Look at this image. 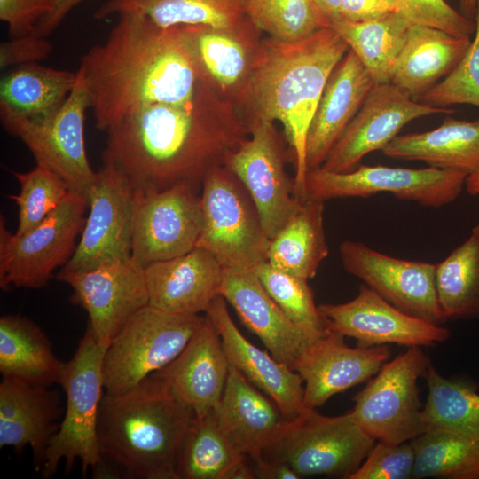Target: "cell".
Returning a JSON list of instances; mask_svg holds the SVG:
<instances>
[{"label": "cell", "instance_id": "1", "mask_svg": "<svg viewBox=\"0 0 479 479\" xmlns=\"http://www.w3.org/2000/svg\"><path fill=\"white\" fill-rule=\"evenodd\" d=\"M106 133L104 164L134 190L155 192L184 182L198 189L249 130L232 103L199 81L189 99L145 106Z\"/></svg>", "mask_w": 479, "mask_h": 479}, {"label": "cell", "instance_id": "2", "mask_svg": "<svg viewBox=\"0 0 479 479\" xmlns=\"http://www.w3.org/2000/svg\"><path fill=\"white\" fill-rule=\"evenodd\" d=\"M106 40L91 47L77 70L88 90L95 126L106 131L140 109L192 98L199 83L180 26L121 15Z\"/></svg>", "mask_w": 479, "mask_h": 479}, {"label": "cell", "instance_id": "3", "mask_svg": "<svg viewBox=\"0 0 479 479\" xmlns=\"http://www.w3.org/2000/svg\"><path fill=\"white\" fill-rule=\"evenodd\" d=\"M349 51L330 27L294 42L263 38L238 107L247 127L256 121L283 125L295 168L294 195L305 200L306 137L326 82Z\"/></svg>", "mask_w": 479, "mask_h": 479}, {"label": "cell", "instance_id": "4", "mask_svg": "<svg viewBox=\"0 0 479 479\" xmlns=\"http://www.w3.org/2000/svg\"><path fill=\"white\" fill-rule=\"evenodd\" d=\"M195 417L153 374L124 393L105 391L98 420L100 462L92 477L177 479L182 444Z\"/></svg>", "mask_w": 479, "mask_h": 479}, {"label": "cell", "instance_id": "5", "mask_svg": "<svg viewBox=\"0 0 479 479\" xmlns=\"http://www.w3.org/2000/svg\"><path fill=\"white\" fill-rule=\"evenodd\" d=\"M107 347L87 327L73 357L65 363L59 384L66 394V410L45 452L40 469L43 478L53 476L62 460L67 474L79 459L83 476L100 462L98 420L105 393L102 364Z\"/></svg>", "mask_w": 479, "mask_h": 479}, {"label": "cell", "instance_id": "6", "mask_svg": "<svg viewBox=\"0 0 479 479\" xmlns=\"http://www.w3.org/2000/svg\"><path fill=\"white\" fill-rule=\"evenodd\" d=\"M375 443L351 412L326 416L305 408L296 418L286 420L258 459L287 464L299 478L349 479Z\"/></svg>", "mask_w": 479, "mask_h": 479}, {"label": "cell", "instance_id": "7", "mask_svg": "<svg viewBox=\"0 0 479 479\" xmlns=\"http://www.w3.org/2000/svg\"><path fill=\"white\" fill-rule=\"evenodd\" d=\"M202 224L196 247L226 269H254L266 262L270 239L257 208L238 177L224 165L203 179Z\"/></svg>", "mask_w": 479, "mask_h": 479}, {"label": "cell", "instance_id": "8", "mask_svg": "<svg viewBox=\"0 0 479 479\" xmlns=\"http://www.w3.org/2000/svg\"><path fill=\"white\" fill-rule=\"evenodd\" d=\"M204 317L165 311L150 304L138 310L108 345L102 364L105 391L121 394L174 360Z\"/></svg>", "mask_w": 479, "mask_h": 479}, {"label": "cell", "instance_id": "9", "mask_svg": "<svg viewBox=\"0 0 479 479\" xmlns=\"http://www.w3.org/2000/svg\"><path fill=\"white\" fill-rule=\"evenodd\" d=\"M87 208V200L70 191L56 209L20 235L11 233L1 217V288L6 291L46 286L53 271L72 257L85 224Z\"/></svg>", "mask_w": 479, "mask_h": 479}, {"label": "cell", "instance_id": "10", "mask_svg": "<svg viewBox=\"0 0 479 479\" xmlns=\"http://www.w3.org/2000/svg\"><path fill=\"white\" fill-rule=\"evenodd\" d=\"M429 361L420 347H408L356 394L351 413L373 439L401 444L424 432L418 380Z\"/></svg>", "mask_w": 479, "mask_h": 479}, {"label": "cell", "instance_id": "11", "mask_svg": "<svg viewBox=\"0 0 479 479\" xmlns=\"http://www.w3.org/2000/svg\"><path fill=\"white\" fill-rule=\"evenodd\" d=\"M88 108V90L77 71L75 88L54 114L35 120L0 116L3 127L27 146L37 165L56 173L71 192L87 202L97 176L85 150L84 121Z\"/></svg>", "mask_w": 479, "mask_h": 479}, {"label": "cell", "instance_id": "12", "mask_svg": "<svg viewBox=\"0 0 479 479\" xmlns=\"http://www.w3.org/2000/svg\"><path fill=\"white\" fill-rule=\"evenodd\" d=\"M467 175L434 167L423 169L358 165L337 173L322 167L308 170L305 200L325 202L337 198H367L388 192L420 205L439 208L455 200Z\"/></svg>", "mask_w": 479, "mask_h": 479}, {"label": "cell", "instance_id": "13", "mask_svg": "<svg viewBox=\"0 0 479 479\" xmlns=\"http://www.w3.org/2000/svg\"><path fill=\"white\" fill-rule=\"evenodd\" d=\"M189 183L134 190L131 256L143 267L192 250L202 224L200 197Z\"/></svg>", "mask_w": 479, "mask_h": 479}, {"label": "cell", "instance_id": "14", "mask_svg": "<svg viewBox=\"0 0 479 479\" xmlns=\"http://www.w3.org/2000/svg\"><path fill=\"white\" fill-rule=\"evenodd\" d=\"M274 123L252 122L248 137L227 155L224 164L249 193L270 240L302 201L294 195V182L287 176L286 152Z\"/></svg>", "mask_w": 479, "mask_h": 479}, {"label": "cell", "instance_id": "15", "mask_svg": "<svg viewBox=\"0 0 479 479\" xmlns=\"http://www.w3.org/2000/svg\"><path fill=\"white\" fill-rule=\"evenodd\" d=\"M57 279L70 286V301L87 312L88 327L105 345L149 304L145 267L132 256L83 271H59Z\"/></svg>", "mask_w": 479, "mask_h": 479}, {"label": "cell", "instance_id": "16", "mask_svg": "<svg viewBox=\"0 0 479 479\" xmlns=\"http://www.w3.org/2000/svg\"><path fill=\"white\" fill-rule=\"evenodd\" d=\"M133 197L125 176L104 164L97 172L81 237L61 271H83L131 256Z\"/></svg>", "mask_w": 479, "mask_h": 479}, {"label": "cell", "instance_id": "17", "mask_svg": "<svg viewBox=\"0 0 479 479\" xmlns=\"http://www.w3.org/2000/svg\"><path fill=\"white\" fill-rule=\"evenodd\" d=\"M339 253L346 271L395 307L432 323L444 321L436 288V264L392 257L349 240L341 243Z\"/></svg>", "mask_w": 479, "mask_h": 479}, {"label": "cell", "instance_id": "18", "mask_svg": "<svg viewBox=\"0 0 479 479\" xmlns=\"http://www.w3.org/2000/svg\"><path fill=\"white\" fill-rule=\"evenodd\" d=\"M318 310L328 330L356 339L361 348L391 343L432 347L451 335L449 329L399 310L365 284L353 300L322 303Z\"/></svg>", "mask_w": 479, "mask_h": 479}, {"label": "cell", "instance_id": "19", "mask_svg": "<svg viewBox=\"0 0 479 479\" xmlns=\"http://www.w3.org/2000/svg\"><path fill=\"white\" fill-rule=\"evenodd\" d=\"M452 113L416 101L390 82L375 83L321 167L337 173L351 171L365 155L381 151L408 122Z\"/></svg>", "mask_w": 479, "mask_h": 479}, {"label": "cell", "instance_id": "20", "mask_svg": "<svg viewBox=\"0 0 479 479\" xmlns=\"http://www.w3.org/2000/svg\"><path fill=\"white\" fill-rule=\"evenodd\" d=\"M180 27L199 80L238 110L260 52L263 32L253 23L241 27Z\"/></svg>", "mask_w": 479, "mask_h": 479}, {"label": "cell", "instance_id": "21", "mask_svg": "<svg viewBox=\"0 0 479 479\" xmlns=\"http://www.w3.org/2000/svg\"><path fill=\"white\" fill-rule=\"evenodd\" d=\"M390 355L388 345L351 348L343 335L327 329L294 368L303 381L304 407L317 409L333 396L370 380Z\"/></svg>", "mask_w": 479, "mask_h": 479}, {"label": "cell", "instance_id": "22", "mask_svg": "<svg viewBox=\"0 0 479 479\" xmlns=\"http://www.w3.org/2000/svg\"><path fill=\"white\" fill-rule=\"evenodd\" d=\"M219 294L271 355L293 370L304 351L320 338L301 328L283 312L253 269L224 268Z\"/></svg>", "mask_w": 479, "mask_h": 479}, {"label": "cell", "instance_id": "23", "mask_svg": "<svg viewBox=\"0 0 479 479\" xmlns=\"http://www.w3.org/2000/svg\"><path fill=\"white\" fill-rule=\"evenodd\" d=\"M229 368L221 337L205 315L180 354L153 374L196 417H202L220 402Z\"/></svg>", "mask_w": 479, "mask_h": 479}, {"label": "cell", "instance_id": "24", "mask_svg": "<svg viewBox=\"0 0 479 479\" xmlns=\"http://www.w3.org/2000/svg\"><path fill=\"white\" fill-rule=\"evenodd\" d=\"M205 315L219 334L230 365L268 396L287 420L296 418L305 409L301 375L240 333L223 296L213 300Z\"/></svg>", "mask_w": 479, "mask_h": 479}, {"label": "cell", "instance_id": "25", "mask_svg": "<svg viewBox=\"0 0 479 479\" xmlns=\"http://www.w3.org/2000/svg\"><path fill=\"white\" fill-rule=\"evenodd\" d=\"M374 85L370 73L349 49L330 75L310 122L307 172L322 166Z\"/></svg>", "mask_w": 479, "mask_h": 479}, {"label": "cell", "instance_id": "26", "mask_svg": "<svg viewBox=\"0 0 479 479\" xmlns=\"http://www.w3.org/2000/svg\"><path fill=\"white\" fill-rule=\"evenodd\" d=\"M224 267L208 250L195 247L182 255L145 267L149 304L180 314L206 312L220 295Z\"/></svg>", "mask_w": 479, "mask_h": 479}, {"label": "cell", "instance_id": "27", "mask_svg": "<svg viewBox=\"0 0 479 479\" xmlns=\"http://www.w3.org/2000/svg\"><path fill=\"white\" fill-rule=\"evenodd\" d=\"M48 388L4 376L0 383V447L20 452L29 446L36 471L59 427V396Z\"/></svg>", "mask_w": 479, "mask_h": 479}, {"label": "cell", "instance_id": "28", "mask_svg": "<svg viewBox=\"0 0 479 479\" xmlns=\"http://www.w3.org/2000/svg\"><path fill=\"white\" fill-rule=\"evenodd\" d=\"M213 411L235 448L253 461L287 420L271 398L231 365L221 400Z\"/></svg>", "mask_w": 479, "mask_h": 479}, {"label": "cell", "instance_id": "29", "mask_svg": "<svg viewBox=\"0 0 479 479\" xmlns=\"http://www.w3.org/2000/svg\"><path fill=\"white\" fill-rule=\"evenodd\" d=\"M471 43L435 27L411 25L390 83L418 99L459 62Z\"/></svg>", "mask_w": 479, "mask_h": 479}, {"label": "cell", "instance_id": "30", "mask_svg": "<svg viewBox=\"0 0 479 479\" xmlns=\"http://www.w3.org/2000/svg\"><path fill=\"white\" fill-rule=\"evenodd\" d=\"M381 152L389 158L471 175L479 171V119L445 116L434 130L397 135Z\"/></svg>", "mask_w": 479, "mask_h": 479}, {"label": "cell", "instance_id": "31", "mask_svg": "<svg viewBox=\"0 0 479 479\" xmlns=\"http://www.w3.org/2000/svg\"><path fill=\"white\" fill-rule=\"evenodd\" d=\"M77 82L75 73L36 62L14 67L0 81V116L45 118L64 104Z\"/></svg>", "mask_w": 479, "mask_h": 479}, {"label": "cell", "instance_id": "32", "mask_svg": "<svg viewBox=\"0 0 479 479\" xmlns=\"http://www.w3.org/2000/svg\"><path fill=\"white\" fill-rule=\"evenodd\" d=\"M247 0H106L94 17L137 15L161 27L208 25L241 27L252 24L247 14Z\"/></svg>", "mask_w": 479, "mask_h": 479}, {"label": "cell", "instance_id": "33", "mask_svg": "<svg viewBox=\"0 0 479 479\" xmlns=\"http://www.w3.org/2000/svg\"><path fill=\"white\" fill-rule=\"evenodd\" d=\"M65 362L42 329L20 315L0 318V372L4 377L49 387L60 381Z\"/></svg>", "mask_w": 479, "mask_h": 479}, {"label": "cell", "instance_id": "34", "mask_svg": "<svg viewBox=\"0 0 479 479\" xmlns=\"http://www.w3.org/2000/svg\"><path fill=\"white\" fill-rule=\"evenodd\" d=\"M324 202L304 200L270 240L266 262L277 270L310 279L328 255Z\"/></svg>", "mask_w": 479, "mask_h": 479}, {"label": "cell", "instance_id": "35", "mask_svg": "<svg viewBox=\"0 0 479 479\" xmlns=\"http://www.w3.org/2000/svg\"><path fill=\"white\" fill-rule=\"evenodd\" d=\"M411 25L399 12H392L364 21L338 19L329 27L357 56L375 83H387Z\"/></svg>", "mask_w": 479, "mask_h": 479}, {"label": "cell", "instance_id": "36", "mask_svg": "<svg viewBox=\"0 0 479 479\" xmlns=\"http://www.w3.org/2000/svg\"><path fill=\"white\" fill-rule=\"evenodd\" d=\"M247 458L232 444L212 410L195 417L189 427L178 459L177 479H233Z\"/></svg>", "mask_w": 479, "mask_h": 479}, {"label": "cell", "instance_id": "37", "mask_svg": "<svg viewBox=\"0 0 479 479\" xmlns=\"http://www.w3.org/2000/svg\"><path fill=\"white\" fill-rule=\"evenodd\" d=\"M436 288L444 320L479 317V224L436 264Z\"/></svg>", "mask_w": 479, "mask_h": 479}, {"label": "cell", "instance_id": "38", "mask_svg": "<svg viewBox=\"0 0 479 479\" xmlns=\"http://www.w3.org/2000/svg\"><path fill=\"white\" fill-rule=\"evenodd\" d=\"M423 377L428 389L422 410L424 431L445 429L479 441V393L475 385L445 378L430 361Z\"/></svg>", "mask_w": 479, "mask_h": 479}, {"label": "cell", "instance_id": "39", "mask_svg": "<svg viewBox=\"0 0 479 479\" xmlns=\"http://www.w3.org/2000/svg\"><path fill=\"white\" fill-rule=\"evenodd\" d=\"M412 478L479 479V441L440 428L411 440Z\"/></svg>", "mask_w": 479, "mask_h": 479}, {"label": "cell", "instance_id": "40", "mask_svg": "<svg viewBox=\"0 0 479 479\" xmlns=\"http://www.w3.org/2000/svg\"><path fill=\"white\" fill-rule=\"evenodd\" d=\"M246 10L257 28L279 41H298L328 27L313 0H247Z\"/></svg>", "mask_w": 479, "mask_h": 479}, {"label": "cell", "instance_id": "41", "mask_svg": "<svg viewBox=\"0 0 479 479\" xmlns=\"http://www.w3.org/2000/svg\"><path fill=\"white\" fill-rule=\"evenodd\" d=\"M253 270L270 296L294 324L316 337L327 332L307 279L277 270L267 262Z\"/></svg>", "mask_w": 479, "mask_h": 479}, {"label": "cell", "instance_id": "42", "mask_svg": "<svg viewBox=\"0 0 479 479\" xmlns=\"http://www.w3.org/2000/svg\"><path fill=\"white\" fill-rule=\"evenodd\" d=\"M20 185V193L10 195L18 207L15 234L20 235L40 224L69 193L67 184L42 165L28 172L12 171Z\"/></svg>", "mask_w": 479, "mask_h": 479}, {"label": "cell", "instance_id": "43", "mask_svg": "<svg viewBox=\"0 0 479 479\" xmlns=\"http://www.w3.org/2000/svg\"><path fill=\"white\" fill-rule=\"evenodd\" d=\"M475 22V37L462 59L419 102L439 108L459 104L479 106V0Z\"/></svg>", "mask_w": 479, "mask_h": 479}, {"label": "cell", "instance_id": "44", "mask_svg": "<svg viewBox=\"0 0 479 479\" xmlns=\"http://www.w3.org/2000/svg\"><path fill=\"white\" fill-rule=\"evenodd\" d=\"M398 12L412 25L441 29L458 37H469L475 32V20L466 18L444 0H397Z\"/></svg>", "mask_w": 479, "mask_h": 479}, {"label": "cell", "instance_id": "45", "mask_svg": "<svg viewBox=\"0 0 479 479\" xmlns=\"http://www.w3.org/2000/svg\"><path fill=\"white\" fill-rule=\"evenodd\" d=\"M414 450L411 443L376 441L369 454L349 479L412 478Z\"/></svg>", "mask_w": 479, "mask_h": 479}, {"label": "cell", "instance_id": "46", "mask_svg": "<svg viewBox=\"0 0 479 479\" xmlns=\"http://www.w3.org/2000/svg\"><path fill=\"white\" fill-rule=\"evenodd\" d=\"M51 9V0H0V19L13 37H21L33 34Z\"/></svg>", "mask_w": 479, "mask_h": 479}, {"label": "cell", "instance_id": "47", "mask_svg": "<svg viewBox=\"0 0 479 479\" xmlns=\"http://www.w3.org/2000/svg\"><path fill=\"white\" fill-rule=\"evenodd\" d=\"M51 51L52 45L45 37L33 34L14 37L0 44V67L34 63L48 57Z\"/></svg>", "mask_w": 479, "mask_h": 479}, {"label": "cell", "instance_id": "48", "mask_svg": "<svg viewBox=\"0 0 479 479\" xmlns=\"http://www.w3.org/2000/svg\"><path fill=\"white\" fill-rule=\"evenodd\" d=\"M398 11L397 0H342L339 19L364 21L398 12Z\"/></svg>", "mask_w": 479, "mask_h": 479}, {"label": "cell", "instance_id": "49", "mask_svg": "<svg viewBox=\"0 0 479 479\" xmlns=\"http://www.w3.org/2000/svg\"><path fill=\"white\" fill-rule=\"evenodd\" d=\"M83 0H51V11L38 22L33 35L46 37L63 21L66 16Z\"/></svg>", "mask_w": 479, "mask_h": 479}, {"label": "cell", "instance_id": "50", "mask_svg": "<svg viewBox=\"0 0 479 479\" xmlns=\"http://www.w3.org/2000/svg\"><path fill=\"white\" fill-rule=\"evenodd\" d=\"M254 462L255 478L260 479H298V475L287 464L258 459Z\"/></svg>", "mask_w": 479, "mask_h": 479}, {"label": "cell", "instance_id": "51", "mask_svg": "<svg viewBox=\"0 0 479 479\" xmlns=\"http://www.w3.org/2000/svg\"><path fill=\"white\" fill-rule=\"evenodd\" d=\"M318 11L329 25L340 18L342 0H313Z\"/></svg>", "mask_w": 479, "mask_h": 479}, {"label": "cell", "instance_id": "52", "mask_svg": "<svg viewBox=\"0 0 479 479\" xmlns=\"http://www.w3.org/2000/svg\"><path fill=\"white\" fill-rule=\"evenodd\" d=\"M478 0H459V6L462 14L472 20H475L477 12Z\"/></svg>", "mask_w": 479, "mask_h": 479}, {"label": "cell", "instance_id": "53", "mask_svg": "<svg viewBox=\"0 0 479 479\" xmlns=\"http://www.w3.org/2000/svg\"><path fill=\"white\" fill-rule=\"evenodd\" d=\"M465 188L470 195H479V171L467 177Z\"/></svg>", "mask_w": 479, "mask_h": 479}]
</instances>
